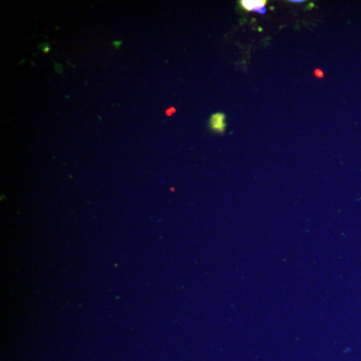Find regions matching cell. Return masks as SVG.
Listing matches in <instances>:
<instances>
[{"label":"cell","instance_id":"cell-1","mask_svg":"<svg viewBox=\"0 0 361 361\" xmlns=\"http://www.w3.org/2000/svg\"><path fill=\"white\" fill-rule=\"evenodd\" d=\"M210 129L217 134H223L227 128L226 123V116L223 113H216L211 116L210 122H209Z\"/></svg>","mask_w":361,"mask_h":361},{"label":"cell","instance_id":"cell-2","mask_svg":"<svg viewBox=\"0 0 361 361\" xmlns=\"http://www.w3.org/2000/svg\"><path fill=\"white\" fill-rule=\"evenodd\" d=\"M239 4L247 11H255L260 14L266 13L265 0H241Z\"/></svg>","mask_w":361,"mask_h":361},{"label":"cell","instance_id":"cell-3","mask_svg":"<svg viewBox=\"0 0 361 361\" xmlns=\"http://www.w3.org/2000/svg\"><path fill=\"white\" fill-rule=\"evenodd\" d=\"M291 2H293V4H302L303 0H291Z\"/></svg>","mask_w":361,"mask_h":361}]
</instances>
